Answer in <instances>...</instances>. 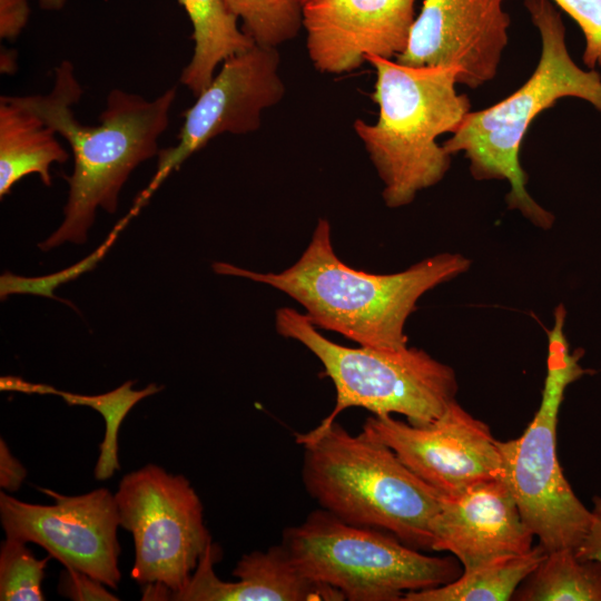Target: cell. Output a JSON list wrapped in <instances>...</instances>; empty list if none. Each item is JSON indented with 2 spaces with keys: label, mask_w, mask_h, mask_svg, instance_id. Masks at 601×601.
<instances>
[{
  "label": "cell",
  "mask_w": 601,
  "mask_h": 601,
  "mask_svg": "<svg viewBox=\"0 0 601 601\" xmlns=\"http://www.w3.org/2000/svg\"><path fill=\"white\" fill-rule=\"evenodd\" d=\"M81 95L72 63L63 60L55 69L50 92L13 96L65 138L73 155V170L67 177L65 217L57 230L39 245L42 250L63 243H85L97 209L116 211L120 190L131 171L159 152L158 140L168 127L177 87L168 88L152 100L114 89L97 126L82 125L76 118L72 106Z\"/></svg>",
  "instance_id": "6da1fadb"
},
{
  "label": "cell",
  "mask_w": 601,
  "mask_h": 601,
  "mask_svg": "<svg viewBox=\"0 0 601 601\" xmlns=\"http://www.w3.org/2000/svg\"><path fill=\"white\" fill-rule=\"evenodd\" d=\"M470 266L461 254L442 253L394 274L356 270L337 257L329 223L322 218L299 259L280 273H257L220 262L213 269L287 294L316 328L339 333L361 346L400 349L407 346L404 327L418 299Z\"/></svg>",
  "instance_id": "7a4b0ae2"
},
{
  "label": "cell",
  "mask_w": 601,
  "mask_h": 601,
  "mask_svg": "<svg viewBox=\"0 0 601 601\" xmlns=\"http://www.w3.org/2000/svg\"><path fill=\"white\" fill-rule=\"evenodd\" d=\"M524 6L541 39V55L533 73L505 99L470 111L442 146L451 156L463 152L475 179L506 180L509 208L548 229L554 218L526 189L528 177L519 159L522 140L541 110L561 98H580L601 111V76L573 61L561 13L551 0H524Z\"/></svg>",
  "instance_id": "3957f363"
},
{
  "label": "cell",
  "mask_w": 601,
  "mask_h": 601,
  "mask_svg": "<svg viewBox=\"0 0 601 601\" xmlns=\"http://www.w3.org/2000/svg\"><path fill=\"white\" fill-rule=\"evenodd\" d=\"M366 62L376 71L372 99L378 118L375 124L357 119L353 128L383 181L386 206L397 208L444 178L452 156L437 137L456 131L471 102L456 90L454 68L413 67L377 56Z\"/></svg>",
  "instance_id": "277c9868"
},
{
  "label": "cell",
  "mask_w": 601,
  "mask_h": 601,
  "mask_svg": "<svg viewBox=\"0 0 601 601\" xmlns=\"http://www.w3.org/2000/svg\"><path fill=\"white\" fill-rule=\"evenodd\" d=\"M304 447L307 493L341 521L393 534L432 551L433 522L443 495L415 475L385 444L336 421L316 436L296 435Z\"/></svg>",
  "instance_id": "5b68a950"
},
{
  "label": "cell",
  "mask_w": 601,
  "mask_h": 601,
  "mask_svg": "<svg viewBox=\"0 0 601 601\" xmlns=\"http://www.w3.org/2000/svg\"><path fill=\"white\" fill-rule=\"evenodd\" d=\"M565 316L560 304L548 333L546 375L538 411L519 437L497 441L502 480L546 552L577 549L591 518L590 509L565 479L556 453V425L565 390L589 372L580 364L583 352L570 349Z\"/></svg>",
  "instance_id": "8992f818"
},
{
  "label": "cell",
  "mask_w": 601,
  "mask_h": 601,
  "mask_svg": "<svg viewBox=\"0 0 601 601\" xmlns=\"http://www.w3.org/2000/svg\"><path fill=\"white\" fill-rule=\"evenodd\" d=\"M277 332L308 348L322 363L336 390L333 411L307 433L316 436L343 411L362 407L373 415L401 414L415 426L435 421L455 400L454 370L425 351L346 347L324 337L305 314L283 307L276 312Z\"/></svg>",
  "instance_id": "52a82bcc"
},
{
  "label": "cell",
  "mask_w": 601,
  "mask_h": 601,
  "mask_svg": "<svg viewBox=\"0 0 601 601\" xmlns=\"http://www.w3.org/2000/svg\"><path fill=\"white\" fill-rule=\"evenodd\" d=\"M282 544L304 575L348 601H401L462 572L455 558L424 554L391 533L345 523L323 509L285 529Z\"/></svg>",
  "instance_id": "ba28073f"
},
{
  "label": "cell",
  "mask_w": 601,
  "mask_h": 601,
  "mask_svg": "<svg viewBox=\"0 0 601 601\" xmlns=\"http://www.w3.org/2000/svg\"><path fill=\"white\" fill-rule=\"evenodd\" d=\"M120 526L132 534V579L142 600L181 590L211 543L201 501L181 474L147 464L126 474L115 493Z\"/></svg>",
  "instance_id": "9c48e42d"
},
{
  "label": "cell",
  "mask_w": 601,
  "mask_h": 601,
  "mask_svg": "<svg viewBox=\"0 0 601 601\" xmlns=\"http://www.w3.org/2000/svg\"><path fill=\"white\" fill-rule=\"evenodd\" d=\"M39 490L55 503H27L0 492L6 536L38 544L65 566L117 589L121 580L117 538L120 523L115 494L105 487L80 495Z\"/></svg>",
  "instance_id": "30bf717a"
},
{
  "label": "cell",
  "mask_w": 601,
  "mask_h": 601,
  "mask_svg": "<svg viewBox=\"0 0 601 601\" xmlns=\"http://www.w3.org/2000/svg\"><path fill=\"white\" fill-rule=\"evenodd\" d=\"M279 63L277 48L255 45L221 65L217 76L184 112L177 144L159 150L156 173L136 200L135 210L173 170L218 135L258 130L263 110L285 96Z\"/></svg>",
  "instance_id": "8fae6325"
},
{
  "label": "cell",
  "mask_w": 601,
  "mask_h": 601,
  "mask_svg": "<svg viewBox=\"0 0 601 601\" xmlns=\"http://www.w3.org/2000/svg\"><path fill=\"white\" fill-rule=\"evenodd\" d=\"M363 432L388 446L443 496L501 479L502 459L490 427L456 400L432 423L415 426L392 415L370 416Z\"/></svg>",
  "instance_id": "7c38bea8"
},
{
  "label": "cell",
  "mask_w": 601,
  "mask_h": 601,
  "mask_svg": "<svg viewBox=\"0 0 601 601\" xmlns=\"http://www.w3.org/2000/svg\"><path fill=\"white\" fill-rule=\"evenodd\" d=\"M505 0H423L408 45L396 61L413 67H447L457 83L477 88L497 73L509 43Z\"/></svg>",
  "instance_id": "4fadbf2b"
},
{
  "label": "cell",
  "mask_w": 601,
  "mask_h": 601,
  "mask_svg": "<svg viewBox=\"0 0 601 601\" xmlns=\"http://www.w3.org/2000/svg\"><path fill=\"white\" fill-rule=\"evenodd\" d=\"M416 0H313L302 7L306 49L314 68L341 75L367 56L398 57L408 45Z\"/></svg>",
  "instance_id": "5bb4252c"
},
{
  "label": "cell",
  "mask_w": 601,
  "mask_h": 601,
  "mask_svg": "<svg viewBox=\"0 0 601 601\" xmlns=\"http://www.w3.org/2000/svg\"><path fill=\"white\" fill-rule=\"evenodd\" d=\"M432 531V551L450 552L463 570L522 554L533 548L534 534L501 479L443 496Z\"/></svg>",
  "instance_id": "9a60e30c"
},
{
  "label": "cell",
  "mask_w": 601,
  "mask_h": 601,
  "mask_svg": "<svg viewBox=\"0 0 601 601\" xmlns=\"http://www.w3.org/2000/svg\"><path fill=\"white\" fill-rule=\"evenodd\" d=\"M217 548L210 543L187 584L166 592L174 601H343L335 588L304 575L280 543L244 554L233 570L237 581H223L214 571Z\"/></svg>",
  "instance_id": "2e32d148"
},
{
  "label": "cell",
  "mask_w": 601,
  "mask_h": 601,
  "mask_svg": "<svg viewBox=\"0 0 601 601\" xmlns=\"http://www.w3.org/2000/svg\"><path fill=\"white\" fill-rule=\"evenodd\" d=\"M57 132L39 116L18 104L13 96L0 98V197L21 178L37 174L50 186L51 165L65 162L69 155Z\"/></svg>",
  "instance_id": "e0dca14e"
},
{
  "label": "cell",
  "mask_w": 601,
  "mask_h": 601,
  "mask_svg": "<svg viewBox=\"0 0 601 601\" xmlns=\"http://www.w3.org/2000/svg\"><path fill=\"white\" fill-rule=\"evenodd\" d=\"M193 26L194 52L180 82L195 97L214 79L219 65L256 43L238 27V17L225 0H178Z\"/></svg>",
  "instance_id": "ac0fdd59"
},
{
  "label": "cell",
  "mask_w": 601,
  "mask_h": 601,
  "mask_svg": "<svg viewBox=\"0 0 601 601\" xmlns=\"http://www.w3.org/2000/svg\"><path fill=\"white\" fill-rule=\"evenodd\" d=\"M545 554L544 548L538 543L525 553L462 570L449 583L407 592L403 601H509Z\"/></svg>",
  "instance_id": "d6986e66"
},
{
  "label": "cell",
  "mask_w": 601,
  "mask_h": 601,
  "mask_svg": "<svg viewBox=\"0 0 601 601\" xmlns=\"http://www.w3.org/2000/svg\"><path fill=\"white\" fill-rule=\"evenodd\" d=\"M516 601H601V563L575 549L546 552L514 592Z\"/></svg>",
  "instance_id": "ffe728a7"
},
{
  "label": "cell",
  "mask_w": 601,
  "mask_h": 601,
  "mask_svg": "<svg viewBox=\"0 0 601 601\" xmlns=\"http://www.w3.org/2000/svg\"><path fill=\"white\" fill-rule=\"evenodd\" d=\"M132 384V381H127L121 386L99 395H81L58 391L48 385L42 386L41 394L59 395L69 405L92 407L105 420V437L100 443L99 457L93 470L95 477L98 481L111 477L120 469L118 431L126 415L139 401L161 390L160 386L151 383L142 390L135 391Z\"/></svg>",
  "instance_id": "44dd1931"
},
{
  "label": "cell",
  "mask_w": 601,
  "mask_h": 601,
  "mask_svg": "<svg viewBox=\"0 0 601 601\" xmlns=\"http://www.w3.org/2000/svg\"><path fill=\"white\" fill-rule=\"evenodd\" d=\"M225 1L256 45L277 48L303 29L302 7L294 0Z\"/></svg>",
  "instance_id": "7402d4cb"
},
{
  "label": "cell",
  "mask_w": 601,
  "mask_h": 601,
  "mask_svg": "<svg viewBox=\"0 0 601 601\" xmlns=\"http://www.w3.org/2000/svg\"><path fill=\"white\" fill-rule=\"evenodd\" d=\"M48 560L37 559L26 542L6 536L0 548V600H45L42 581Z\"/></svg>",
  "instance_id": "603a6c76"
},
{
  "label": "cell",
  "mask_w": 601,
  "mask_h": 601,
  "mask_svg": "<svg viewBox=\"0 0 601 601\" xmlns=\"http://www.w3.org/2000/svg\"><path fill=\"white\" fill-rule=\"evenodd\" d=\"M580 27L584 37L582 61L588 69L601 66V0H551Z\"/></svg>",
  "instance_id": "cb8c5ba5"
},
{
  "label": "cell",
  "mask_w": 601,
  "mask_h": 601,
  "mask_svg": "<svg viewBox=\"0 0 601 601\" xmlns=\"http://www.w3.org/2000/svg\"><path fill=\"white\" fill-rule=\"evenodd\" d=\"M99 580L72 568L65 566L60 573L58 592L73 601H118Z\"/></svg>",
  "instance_id": "d4e9b609"
},
{
  "label": "cell",
  "mask_w": 601,
  "mask_h": 601,
  "mask_svg": "<svg viewBox=\"0 0 601 601\" xmlns=\"http://www.w3.org/2000/svg\"><path fill=\"white\" fill-rule=\"evenodd\" d=\"M28 0H0V37L14 40L28 23Z\"/></svg>",
  "instance_id": "484cf974"
},
{
  "label": "cell",
  "mask_w": 601,
  "mask_h": 601,
  "mask_svg": "<svg viewBox=\"0 0 601 601\" xmlns=\"http://www.w3.org/2000/svg\"><path fill=\"white\" fill-rule=\"evenodd\" d=\"M589 528L575 549L578 556L601 563V495L592 499Z\"/></svg>",
  "instance_id": "4316f807"
},
{
  "label": "cell",
  "mask_w": 601,
  "mask_h": 601,
  "mask_svg": "<svg viewBox=\"0 0 601 601\" xmlns=\"http://www.w3.org/2000/svg\"><path fill=\"white\" fill-rule=\"evenodd\" d=\"M27 475L24 466L12 455L7 443L0 439V486L3 491L16 492Z\"/></svg>",
  "instance_id": "83f0119b"
},
{
  "label": "cell",
  "mask_w": 601,
  "mask_h": 601,
  "mask_svg": "<svg viewBox=\"0 0 601 601\" xmlns=\"http://www.w3.org/2000/svg\"><path fill=\"white\" fill-rule=\"evenodd\" d=\"M16 58H13L12 52L4 51L1 53V71L4 73H11L13 72V69L16 68Z\"/></svg>",
  "instance_id": "f1b7e54d"
},
{
  "label": "cell",
  "mask_w": 601,
  "mask_h": 601,
  "mask_svg": "<svg viewBox=\"0 0 601 601\" xmlns=\"http://www.w3.org/2000/svg\"><path fill=\"white\" fill-rule=\"evenodd\" d=\"M41 8L46 10H59L67 0H38Z\"/></svg>",
  "instance_id": "f546056e"
},
{
  "label": "cell",
  "mask_w": 601,
  "mask_h": 601,
  "mask_svg": "<svg viewBox=\"0 0 601 601\" xmlns=\"http://www.w3.org/2000/svg\"><path fill=\"white\" fill-rule=\"evenodd\" d=\"M296 3H298L300 7H303L304 4L313 1V0H294Z\"/></svg>",
  "instance_id": "4dcf8cb0"
}]
</instances>
